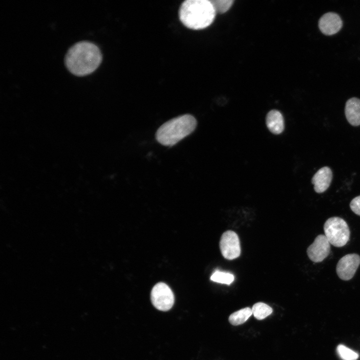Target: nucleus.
Segmentation results:
<instances>
[{
	"mask_svg": "<svg viewBox=\"0 0 360 360\" xmlns=\"http://www.w3.org/2000/svg\"><path fill=\"white\" fill-rule=\"evenodd\" d=\"M102 54L98 47L86 40L76 42L66 54L64 64L70 72L84 76L94 71L100 64Z\"/></svg>",
	"mask_w": 360,
	"mask_h": 360,
	"instance_id": "1",
	"label": "nucleus"
},
{
	"mask_svg": "<svg viewBox=\"0 0 360 360\" xmlns=\"http://www.w3.org/2000/svg\"><path fill=\"white\" fill-rule=\"evenodd\" d=\"M216 11L210 0H187L180 6L179 17L187 28L195 30L205 28L215 18Z\"/></svg>",
	"mask_w": 360,
	"mask_h": 360,
	"instance_id": "2",
	"label": "nucleus"
},
{
	"mask_svg": "<svg viewBox=\"0 0 360 360\" xmlns=\"http://www.w3.org/2000/svg\"><path fill=\"white\" fill-rule=\"evenodd\" d=\"M196 125L192 115L180 116L162 124L156 132V138L161 144L172 146L192 133Z\"/></svg>",
	"mask_w": 360,
	"mask_h": 360,
	"instance_id": "3",
	"label": "nucleus"
},
{
	"mask_svg": "<svg viewBox=\"0 0 360 360\" xmlns=\"http://www.w3.org/2000/svg\"><path fill=\"white\" fill-rule=\"evenodd\" d=\"M324 230L330 243L336 247H342L349 240V227L341 218L334 216L328 218L324 224Z\"/></svg>",
	"mask_w": 360,
	"mask_h": 360,
	"instance_id": "4",
	"label": "nucleus"
},
{
	"mask_svg": "<svg viewBox=\"0 0 360 360\" xmlns=\"http://www.w3.org/2000/svg\"><path fill=\"white\" fill-rule=\"evenodd\" d=\"M154 306L158 310L168 311L172 306L174 298L170 288L164 282L156 284L152 288L150 294Z\"/></svg>",
	"mask_w": 360,
	"mask_h": 360,
	"instance_id": "5",
	"label": "nucleus"
},
{
	"mask_svg": "<svg viewBox=\"0 0 360 360\" xmlns=\"http://www.w3.org/2000/svg\"><path fill=\"white\" fill-rule=\"evenodd\" d=\"M220 248L222 256L226 260H232L238 258L241 248L237 234L231 230L224 232L220 237Z\"/></svg>",
	"mask_w": 360,
	"mask_h": 360,
	"instance_id": "6",
	"label": "nucleus"
},
{
	"mask_svg": "<svg viewBox=\"0 0 360 360\" xmlns=\"http://www.w3.org/2000/svg\"><path fill=\"white\" fill-rule=\"evenodd\" d=\"M360 264V256L356 254H350L342 256L338 262L336 272L342 280H348L354 276Z\"/></svg>",
	"mask_w": 360,
	"mask_h": 360,
	"instance_id": "7",
	"label": "nucleus"
},
{
	"mask_svg": "<svg viewBox=\"0 0 360 360\" xmlns=\"http://www.w3.org/2000/svg\"><path fill=\"white\" fill-rule=\"evenodd\" d=\"M330 244L325 235H318L307 248L308 257L313 262H322L330 254Z\"/></svg>",
	"mask_w": 360,
	"mask_h": 360,
	"instance_id": "8",
	"label": "nucleus"
},
{
	"mask_svg": "<svg viewBox=\"0 0 360 360\" xmlns=\"http://www.w3.org/2000/svg\"><path fill=\"white\" fill-rule=\"evenodd\" d=\"M342 26V21L340 16L334 12L326 13L318 20V28L321 32L326 36L338 32Z\"/></svg>",
	"mask_w": 360,
	"mask_h": 360,
	"instance_id": "9",
	"label": "nucleus"
},
{
	"mask_svg": "<svg viewBox=\"0 0 360 360\" xmlns=\"http://www.w3.org/2000/svg\"><path fill=\"white\" fill-rule=\"evenodd\" d=\"M332 178V173L329 167L324 166L320 168L312 179L315 192L320 194L325 192L330 186Z\"/></svg>",
	"mask_w": 360,
	"mask_h": 360,
	"instance_id": "10",
	"label": "nucleus"
},
{
	"mask_svg": "<svg viewBox=\"0 0 360 360\" xmlns=\"http://www.w3.org/2000/svg\"><path fill=\"white\" fill-rule=\"evenodd\" d=\"M345 114L348 122L353 126L360 125V99L352 98L347 100Z\"/></svg>",
	"mask_w": 360,
	"mask_h": 360,
	"instance_id": "11",
	"label": "nucleus"
},
{
	"mask_svg": "<svg viewBox=\"0 0 360 360\" xmlns=\"http://www.w3.org/2000/svg\"><path fill=\"white\" fill-rule=\"evenodd\" d=\"M266 124L270 131L276 134H281L284 130L282 114L277 110L270 111L266 116Z\"/></svg>",
	"mask_w": 360,
	"mask_h": 360,
	"instance_id": "12",
	"label": "nucleus"
},
{
	"mask_svg": "<svg viewBox=\"0 0 360 360\" xmlns=\"http://www.w3.org/2000/svg\"><path fill=\"white\" fill-rule=\"evenodd\" d=\"M252 314L251 308H242L232 314L229 318V322L233 326H238L244 323Z\"/></svg>",
	"mask_w": 360,
	"mask_h": 360,
	"instance_id": "13",
	"label": "nucleus"
},
{
	"mask_svg": "<svg viewBox=\"0 0 360 360\" xmlns=\"http://www.w3.org/2000/svg\"><path fill=\"white\" fill-rule=\"evenodd\" d=\"M252 310L254 318L258 320L264 319L272 312V308L270 306L262 302L254 304Z\"/></svg>",
	"mask_w": 360,
	"mask_h": 360,
	"instance_id": "14",
	"label": "nucleus"
},
{
	"mask_svg": "<svg viewBox=\"0 0 360 360\" xmlns=\"http://www.w3.org/2000/svg\"><path fill=\"white\" fill-rule=\"evenodd\" d=\"M233 274L216 270L210 276L212 281L230 285L234 280Z\"/></svg>",
	"mask_w": 360,
	"mask_h": 360,
	"instance_id": "15",
	"label": "nucleus"
},
{
	"mask_svg": "<svg viewBox=\"0 0 360 360\" xmlns=\"http://www.w3.org/2000/svg\"><path fill=\"white\" fill-rule=\"evenodd\" d=\"M337 352L343 360H356L358 358L357 352L342 344L338 346Z\"/></svg>",
	"mask_w": 360,
	"mask_h": 360,
	"instance_id": "16",
	"label": "nucleus"
},
{
	"mask_svg": "<svg viewBox=\"0 0 360 360\" xmlns=\"http://www.w3.org/2000/svg\"><path fill=\"white\" fill-rule=\"evenodd\" d=\"M216 14L227 12L232 6L233 0H210Z\"/></svg>",
	"mask_w": 360,
	"mask_h": 360,
	"instance_id": "17",
	"label": "nucleus"
},
{
	"mask_svg": "<svg viewBox=\"0 0 360 360\" xmlns=\"http://www.w3.org/2000/svg\"><path fill=\"white\" fill-rule=\"evenodd\" d=\"M350 206L354 213L360 216V196L352 199L350 202Z\"/></svg>",
	"mask_w": 360,
	"mask_h": 360,
	"instance_id": "18",
	"label": "nucleus"
}]
</instances>
